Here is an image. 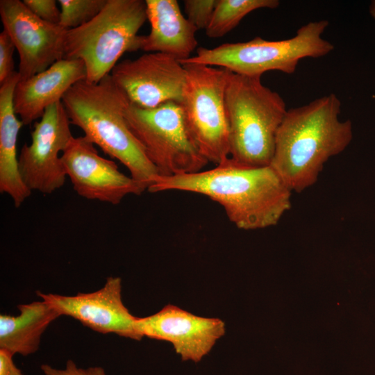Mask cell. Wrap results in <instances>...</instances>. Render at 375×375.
<instances>
[{
    "label": "cell",
    "mask_w": 375,
    "mask_h": 375,
    "mask_svg": "<svg viewBox=\"0 0 375 375\" xmlns=\"http://www.w3.org/2000/svg\"><path fill=\"white\" fill-rule=\"evenodd\" d=\"M110 75L130 103L151 108L168 101L181 103L186 81L184 66L169 55L146 53L118 62Z\"/></svg>",
    "instance_id": "cell-12"
},
{
    "label": "cell",
    "mask_w": 375,
    "mask_h": 375,
    "mask_svg": "<svg viewBox=\"0 0 375 375\" xmlns=\"http://www.w3.org/2000/svg\"><path fill=\"white\" fill-rule=\"evenodd\" d=\"M62 103L71 124L110 158L124 165L130 176L147 190L158 171L128 127L125 112L130 101L110 74L99 82L75 83Z\"/></svg>",
    "instance_id": "cell-3"
},
{
    "label": "cell",
    "mask_w": 375,
    "mask_h": 375,
    "mask_svg": "<svg viewBox=\"0 0 375 375\" xmlns=\"http://www.w3.org/2000/svg\"><path fill=\"white\" fill-rule=\"evenodd\" d=\"M41 369L44 375H106L105 370L101 367L81 368L72 360H67L64 369H56L49 365H41Z\"/></svg>",
    "instance_id": "cell-24"
},
{
    "label": "cell",
    "mask_w": 375,
    "mask_h": 375,
    "mask_svg": "<svg viewBox=\"0 0 375 375\" xmlns=\"http://www.w3.org/2000/svg\"><path fill=\"white\" fill-rule=\"evenodd\" d=\"M17 308L16 316L0 315V349L26 356L38 351L42 334L61 315L43 299L18 305Z\"/></svg>",
    "instance_id": "cell-18"
},
{
    "label": "cell",
    "mask_w": 375,
    "mask_h": 375,
    "mask_svg": "<svg viewBox=\"0 0 375 375\" xmlns=\"http://www.w3.org/2000/svg\"><path fill=\"white\" fill-rule=\"evenodd\" d=\"M19 81L15 71L0 86V192L9 195L16 208L32 192L22 180L17 154V137L24 126L13 106V93Z\"/></svg>",
    "instance_id": "cell-17"
},
{
    "label": "cell",
    "mask_w": 375,
    "mask_h": 375,
    "mask_svg": "<svg viewBox=\"0 0 375 375\" xmlns=\"http://www.w3.org/2000/svg\"><path fill=\"white\" fill-rule=\"evenodd\" d=\"M369 11L372 18L375 20V0L371 1Z\"/></svg>",
    "instance_id": "cell-26"
},
{
    "label": "cell",
    "mask_w": 375,
    "mask_h": 375,
    "mask_svg": "<svg viewBox=\"0 0 375 375\" xmlns=\"http://www.w3.org/2000/svg\"><path fill=\"white\" fill-rule=\"evenodd\" d=\"M151 30L140 35L139 49L159 52L183 61L190 58L198 42L194 26L181 12L176 0H146Z\"/></svg>",
    "instance_id": "cell-16"
},
{
    "label": "cell",
    "mask_w": 375,
    "mask_h": 375,
    "mask_svg": "<svg viewBox=\"0 0 375 375\" xmlns=\"http://www.w3.org/2000/svg\"><path fill=\"white\" fill-rule=\"evenodd\" d=\"M328 25L326 19L310 22L286 40L272 41L256 37L213 48L199 47L195 56L180 62L222 67L247 76L261 77L269 71L291 74L301 59L321 58L333 50V44L322 38Z\"/></svg>",
    "instance_id": "cell-5"
},
{
    "label": "cell",
    "mask_w": 375,
    "mask_h": 375,
    "mask_svg": "<svg viewBox=\"0 0 375 375\" xmlns=\"http://www.w3.org/2000/svg\"><path fill=\"white\" fill-rule=\"evenodd\" d=\"M15 49L16 48L10 36L3 30L0 33V84L15 72L13 62Z\"/></svg>",
    "instance_id": "cell-23"
},
{
    "label": "cell",
    "mask_w": 375,
    "mask_h": 375,
    "mask_svg": "<svg viewBox=\"0 0 375 375\" xmlns=\"http://www.w3.org/2000/svg\"><path fill=\"white\" fill-rule=\"evenodd\" d=\"M340 112L341 101L333 93L287 110L269 166L292 192L313 185L324 164L350 144L352 124L341 121Z\"/></svg>",
    "instance_id": "cell-2"
},
{
    "label": "cell",
    "mask_w": 375,
    "mask_h": 375,
    "mask_svg": "<svg viewBox=\"0 0 375 375\" xmlns=\"http://www.w3.org/2000/svg\"><path fill=\"white\" fill-rule=\"evenodd\" d=\"M183 65L186 81L180 104L189 131L202 155L217 165L229 157L224 97L231 72L200 64Z\"/></svg>",
    "instance_id": "cell-8"
},
{
    "label": "cell",
    "mask_w": 375,
    "mask_h": 375,
    "mask_svg": "<svg viewBox=\"0 0 375 375\" xmlns=\"http://www.w3.org/2000/svg\"><path fill=\"white\" fill-rule=\"evenodd\" d=\"M62 101L49 106L35 122L30 144H25L18 157L22 180L31 191L49 194L66 181L61 155L74 137Z\"/></svg>",
    "instance_id": "cell-9"
},
{
    "label": "cell",
    "mask_w": 375,
    "mask_h": 375,
    "mask_svg": "<svg viewBox=\"0 0 375 375\" xmlns=\"http://www.w3.org/2000/svg\"><path fill=\"white\" fill-rule=\"evenodd\" d=\"M0 16L18 52L20 81L64 59L67 29L40 19L19 0H1Z\"/></svg>",
    "instance_id": "cell-10"
},
{
    "label": "cell",
    "mask_w": 375,
    "mask_h": 375,
    "mask_svg": "<svg viewBox=\"0 0 375 375\" xmlns=\"http://www.w3.org/2000/svg\"><path fill=\"white\" fill-rule=\"evenodd\" d=\"M25 6L38 18L53 24H59L61 11L55 0H24Z\"/></svg>",
    "instance_id": "cell-22"
},
{
    "label": "cell",
    "mask_w": 375,
    "mask_h": 375,
    "mask_svg": "<svg viewBox=\"0 0 375 375\" xmlns=\"http://www.w3.org/2000/svg\"><path fill=\"white\" fill-rule=\"evenodd\" d=\"M217 0H185L187 19L197 30L206 29L214 12Z\"/></svg>",
    "instance_id": "cell-21"
},
{
    "label": "cell",
    "mask_w": 375,
    "mask_h": 375,
    "mask_svg": "<svg viewBox=\"0 0 375 375\" xmlns=\"http://www.w3.org/2000/svg\"><path fill=\"white\" fill-rule=\"evenodd\" d=\"M13 356L10 351L0 349V375H22L14 363Z\"/></svg>",
    "instance_id": "cell-25"
},
{
    "label": "cell",
    "mask_w": 375,
    "mask_h": 375,
    "mask_svg": "<svg viewBox=\"0 0 375 375\" xmlns=\"http://www.w3.org/2000/svg\"><path fill=\"white\" fill-rule=\"evenodd\" d=\"M147 19L145 1L108 0L90 22L67 30L64 58L81 60L85 80L98 83L110 74L124 53L140 49L138 33Z\"/></svg>",
    "instance_id": "cell-6"
},
{
    "label": "cell",
    "mask_w": 375,
    "mask_h": 375,
    "mask_svg": "<svg viewBox=\"0 0 375 375\" xmlns=\"http://www.w3.org/2000/svg\"><path fill=\"white\" fill-rule=\"evenodd\" d=\"M136 325L143 337L169 342L182 360L195 362L225 334V324L220 319L197 316L172 304L153 315L138 317Z\"/></svg>",
    "instance_id": "cell-14"
},
{
    "label": "cell",
    "mask_w": 375,
    "mask_h": 375,
    "mask_svg": "<svg viewBox=\"0 0 375 375\" xmlns=\"http://www.w3.org/2000/svg\"><path fill=\"white\" fill-rule=\"evenodd\" d=\"M86 78L81 60L62 59L43 72L19 81L13 93L15 112L24 126L40 119L51 105L62 101L66 92Z\"/></svg>",
    "instance_id": "cell-15"
},
{
    "label": "cell",
    "mask_w": 375,
    "mask_h": 375,
    "mask_svg": "<svg viewBox=\"0 0 375 375\" xmlns=\"http://www.w3.org/2000/svg\"><path fill=\"white\" fill-rule=\"evenodd\" d=\"M125 118L158 176L195 173L209 162L193 140L179 103L151 108L130 103Z\"/></svg>",
    "instance_id": "cell-7"
},
{
    "label": "cell",
    "mask_w": 375,
    "mask_h": 375,
    "mask_svg": "<svg viewBox=\"0 0 375 375\" xmlns=\"http://www.w3.org/2000/svg\"><path fill=\"white\" fill-rule=\"evenodd\" d=\"M37 295L56 308L61 316L71 317L85 326L102 334L140 340L136 321L125 306L122 298V279L109 276L99 290L65 296L38 291Z\"/></svg>",
    "instance_id": "cell-13"
},
{
    "label": "cell",
    "mask_w": 375,
    "mask_h": 375,
    "mask_svg": "<svg viewBox=\"0 0 375 375\" xmlns=\"http://www.w3.org/2000/svg\"><path fill=\"white\" fill-rule=\"evenodd\" d=\"M61 160L74 190L85 199L117 205L125 197L139 195L147 190L120 172L115 162L99 155L84 135L71 139Z\"/></svg>",
    "instance_id": "cell-11"
},
{
    "label": "cell",
    "mask_w": 375,
    "mask_h": 375,
    "mask_svg": "<svg viewBox=\"0 0 375 375\" xmlns=\"http://www.w3.org/2000/svg\"><path fill=\"white\" fill-rule=\"evenodd\" d=\"M147 190L206 196L221 205L228 219L242 230L275 226L291 208L292 191L271 166L247 165L230 157L209 170L157 176Z\"/></svg>",
    "instance_id": "cell-1"
},
{
    "label": "cell",
    "mask_w": 375,
    "mask_h": 375,
    "mask_svg": "<svg viewBox=\"0 0 375 375\" xmlns=\"http://www.w3.org/2000/svg\"><path fill=\"white\" fill-rule=\"evenodd\" d=\"M108 0H59V25L67 30L78 28L93 19L104 8Z\"/></svg>",
    "instance_id": "cell-20"
},
{
    "label": "cell",
    "mask_w": 375,
    "mask_h": 375,
    "mask_svg": "<svg viewBox=\"0 0 375 375\" xmlns=\"http://www.w3.org/2000/svg\"><path fill=\"white\" fill-rule=\"evenodd\" d=\"M224 102L229 157L247 165L269 166L288 110L282 97L263 85L261 77L231 72Z\"/></svg>",
    "instance_id": "cell-4"
},
{
    "label": "cell",
    "mask_w": 375,
    "mask_h": 375,
    "mask_svg": "<svg viewBox=\"0 0 375 375\" xmlns=\"http://www.w3.org/2000/svg\"><path fill=\"white\" fill-rule=\"evenodd\" d=\"M278 0H217L206 33L211 38H222L235 28L250 12L278 7Z\"/></svg>",
    "instance_id": "cell-19"
}]
</instances>
